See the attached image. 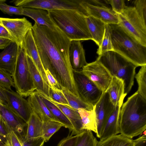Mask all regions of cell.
I'll list each match as a JSON object with an SVG mask.
<instances>
[{"label": "cell", "mask_w": 146, "mask_h": 146, "mask_svg": "<svg viewBox=\"0 0 146 146\" xmlns=\"http://www.w3.org/2000/svg\"><path fill=\"white\" fill-rule=\"evenodd\" d=\"M32 30L40 60L62 88L78 96L69 58L71 41L58 27L52 29L35 23Z\"/></svg>", "instance_id": "cell-1"}, {"label": "cell", "mask_w": 146, "mask_h": 146, "mask_svg": "<svg viewBox=\"0 0 146 146\" xmlns=\"http://www.w3.org/2000/svg\"><path fill=\"white\" fill-rule=\"evenodd\" d=\"M119 133L132 139L142 135L146 128V99L137 91L123 103L120 110Z\"/></svg>", "instance_id": "cell-2"}, {"label": "cell", "mask_w": 146, "mask_h": 146, "mask_svg": "<svg viewBox=\"0 0 146 146\" xmlns=\"http://www.w3.org/2000/svg\"><path fill=\"white\" fill-rule=\"evenodd\" d=\"M52 21L71 41L92 40L86 17L71 10H48Z\"/></svg>", "instance_id": "cell-3"}, {"label": "cell", "mask_w": 146, "mask_h": 146, "mask_svg": "<svg viewBox=\"0 0 146 146\" xmlns=\"http://www.w3.org/2000/svg\"><path fill=\"white\" fill-rule=\"evenodd\" d=\"M113 51L138 67L146 65V46L127 33L118 24H109Z\"/></svg>", "instance_id": "cell-4"}, {"label": "cell", "mask_w": 146, "mask_h": 146, "mask_svg": "<svg viewBox=\"0 0 146 146\" xmlns=\"http://www.w3.org/2000/svg\"><path fill=\"white\" fill-rule=\"evenodd\" d=\"M99 61L112 76L122 80L124 93L127 94L133 85L135 69L138 67L133 62L114 51H110L99 56Z\"/></svg>", "instance_id": "cell-5"}, {"label": "cell", "mask_w": 146, "mask_h": 146, "mask_svg": "<svg viewBox=\"0 0 146 146\" xmlns=\"http://www.w3.org/2000/svg\"><path fill=\"white\" fill-rule=\"evenodd\" d=\"M15 88L22 97H28L36 90L30 72L27 55L21 44L12 74Z\"/></svg>", "instance_id": "cell-6"}, {"label": "cell", "mask_w": 146, "mask_h": 146, "mask_svg": "<svg viewBox=\"0 0 146 146\" xmlns=\"http://www.w3.org/2000/svg\"><path fill=\"white\" fill-rule=\"evenodd\" d=\"M117 15L118 25L141 44L146 46V24L135 7L126 6L123 12Z\"/></svg>", "instance_id": "cell-7"}, {"label": "cell", "mask_w": 146, "mask_h": 146, "mask_svg": "<svg viewBox=\"0 0 146 146\" xmlns=\"http://www.w3.org/2000/svg\"><path fill=\"white\" fill-rule=\"evenodd\" d=\"M11 2L18 7L47 10H71L77 11L86 17L89 16L81 0H17Z\"/></svg>", "instance_id": "cell-8"}, {"label": "cell", "mask_w": 146, "mask_h": 146, "mask_svg": "<svg viewBox=\"0 0 146 146\" xmlns=\"http://www.w3.org/2000/svg\"><path fill=\"white\" fill-rule=\"evenodd\" d=\"M79 96L87 103L94 106L104 93L81 72L73 69Z\"/></svg>", "instance_id": "cell-9"}, {"label": "cell", "mask_w": 146, "mask_h": 146, "mask_svg": "<svg viewBox=\"0 0 146 146\" xmlns=\"http://www.w3.org/2000/svg\"><path fill=\"white\" fill-rule=\"evenodd\" d=\"M82 72L104 93L107 89L112 76L107 69L96 60L88 63L81 71Z\"/></svg>", "instance_id": "cell-10"}, {"label": "cell", "mask_w": 146, "mask_h": 146, "mask_svg": "<svg viewBox=\"0 0 146 146\" xmlns=\"http://www.w3.org/2000/svg\"><path fill=\"white\" fill-rule=\"evenodd\" d=\"M0 25L7 29L18 46L21 44L33 26L25 17L16 19L0 17Z\"/></svg>", "instance_id": "cell-11"}, {"label": "cell", "mask_w": 146, "mask_h": 146, "mask_svg": "<svg viewBox=\"0 0 146 146\" xmlns=\"http://www.w3.org/2000/svg\"><path fill=\"white\" fill-rule=\"evenodd\" d=\"M0 114L7 125L23 140L25 137L27 124L17 114L7 103L0 100Z\"/></svg>", "instance_id": "cell-12"}, {"label": "cell", "mask_w": 146, "mask_h": 146, "mask_svg": "<svg viewBox=\"0 0 146 146\" xmlns=\"http://www.w3.org/2000/svg\"><path fill=\"white\" fill-rule=\"evenodd\" d=\"M115 106L111 102L109 95L104 92L94 106L97 127L96 136L99 138L102 131L109 117L114 110Z\"/></svg>", "instance_id": "cell-13"}, {"label": "cell", "mask_w": 146, "mask_h": 146, "mask_svg": "<svg viewBox=\"0 0 146 146\" xmlns=\"http://www.w3.org/2000/svg\"><path fill=\"white\" fill-rule=\"evenodd\" d=\"M7 104L26 123L30 118L32 111L27 100L17 92L4 88Z\"/></svg>", "instance_id": "cell-14"}, {"label": "cell", "mask_w": 146, "mask_h": 146, "mask_svg": "<svg viewBox=\"0 0 146 146\" xmlns=\"http://www.w3.org/2000/svg\"><path fill=\"white\" fill-rule=\"evenodd\" d=\"M21 45L26 55L32 59L40 74L45 84L49 88L44 69L39 56L32 29L27 33Z\"/></svg>", "instance_id": "cell-15"}, {"label": "cell", "mask_w": 146, "mask_h": 146, "mask_svg": "<svg viewBox=\"0 0 146 146\" xmlns=\"http://www.w3.org/2000/svg\"><path fill=\"white\" fill-rule=\"evenodd\" d=\"M82 4L89 16L99 19L106 24H119L118 15L108 7L93 5L86 0H82Z\"/></svg>", "instance_id": "cell-16"}, {"label": "cell", "mask_w": 146, "mask_h": 146, "mask_svg": "<svg viewBox=\"0 0 146 146\" xmlns=\"http://www.w3.org/2000/svg\"><path fill=\"white\" fill-rule=\"evenodd\" d=\"M27 100L32 111L35 112L42 122L48 120L58 121L44 104L36 91L28 96Z\"/></svg>", "instance_id": "cell-17"}, {"label": "cell", "mask_w": 146, "mask_h": 146, "mask_svg": "<svg viewBox=\"0 0 146 146\" xmlns=\"http://www.w3.org/2000/svg\"><path fill=\"white\" fill-rule=\"evenodd\" d=\"M19 46L15 42L11 43L0 53V69L12 74L14 70Z\"/></svg>", "instance_id": "cell-18"}, {"label": "cell", "mask_w": 146, "mask_h": 146, "mask_svg": "<svg viewBox=\"0 0 146 146\" xmlns=\"http://www.w3.org/2000/svg\"><path fill=\"white\" fill-rule=\"evenodd\" d=\"M69 58L73 69L78 70L86 65L85 52L81 41H71L69 48Z\"/></svg>", "instance_id": "cell-19"}, {"label": "cell", "mask_w": 146, "mask_h": 146, "mask_svg": "<svg viewBox=\"0 0 146 146\" xmlns=\"http://www.w3.org/2000/svg\"><path fill=\"white\" fill-rule=\"evenodd\" d=\"M123 104L115 106L113 111L107 119L99 138L102 141L119 133V113Z\"/></svg>", "instance_id": "cell-20"}, {"label": "cell", "mask_w": 146, "mask_h": 146, "mask_svg": "<svg viewBox=\"0 0 146 146\" xmlns=\"http://www.w3.org/2000/svg\"><path fill=\"white\" fill-rule=\"evenodd\" d=\"M50 100L62 111L70 121L72 126V135L79 134L84 131L83 129L81 119L78 110L70 106L61 104Z\"/></svg>", "instance_id": "cell-21"}, {"label": "cell", "mask_w": 146, "mask_h": 146, "mask_svg": "<svg viewBox=\"0 0 146 146\" xmlns=\"http://www.w3.org/2000/svg\"><path fill=\"white\" fill-rule=\"evenodd\" d=\"M105 92L108 94L111 102L115 106L119 104H123L127 95L124 93L123 81L115 76H112L111 82Z\"/></svg>", "instance_id": "cell-22"}, {"label": "cell", "mask_w": 146, "mask_h": 146, "mask_svg": "<svg viewBox=\"0 0 146 146\" xmlns=\"http://www.w3.org/2000/svg\"><path fill=\"white\" fill-rule=\"evenodd\" d=\"M23 15L31 18L38 25L45 26L52 29L56 27L49 16L48 10L41 9L23 8Z\"/></svg>", "instance_id": "cell-23"}, {"label": "cell", "mask_w": 146, "mask_h": 146, "mask_svg": "<svg viewBox=\"0 0 146 146\" xmlns=\"http://www.w3.org/2000/svg\"><path fill=\"white\" fill-rule=\"evenodd\" d=\"M86 19L92 40L99 47L102 42L106 24L101 20L90 16L86 17Z\"/></svg>", "instance_id": "cell-24"}, {"label": "cell", "mask_w": 146, "mask_h": 146, "mask_svg": "<svg viewBox=\"0 0 146 146\" xmlns=\"http://www.w3.org/2000/svg\"><path fill=\"white\" fill-rule=\"evenodd\" d=\"M27 56L30 72L36 89V91L49 98V88L45 84L40 74L31 58L27 55Z\"/></svg>", "instance_id": "cell-25"}, {"label": "cell", "mask_w": 146, "mask_h": 146, "mask_svg": "<svg viewBox=\"0 0 146 146\" xmlns=\"http://www.w3.org/2000/svg\"><path fill=\"white\" fill-rule=\"evenodd\" d=\"M27 124L26 140L42 137V121L34 112L32 111Z\"/></svg>", "instance_id": "cell-26"}, {"label": "cell", "mask_w": 146, "mask_h": 146, "mask_svg": "<svg viewBox=\"0 0 146 146\" xmlns=\"http://www.w3.org/2000/svg\"><path fill=\"white\" fill-rule=\"evenodd\" d=\"M38 94L44 104L57 121L62 124L64 127L68 128L70 131H72V125L62 111L55 104L43 95Z\"/></svg>", "instance_id": "cell-27"}, {"label": "cell", "mask_w": 146, "mask_h": 146, "mask_svg": "<svg viewBox=\"0 0 146 146\" xmlns=\"http://www.w3.org/2000/svg\"><path fill=\"white\" fill-rule=\"evenodd\" d=\"M78 112L81 117L83 129L94 132L97 133V127L94 109L88 110L83 108L79 109Z\"/></svg>", "instance_id": "cell-28"}, {"label": "cell", "mask_w": 146, "mask_h": 146, "mask_svg": "<svg viewBox=\"0 0 146 146\" xmlns=\"http://www.w3.org/2000/svg\"><path fill=\"white\" fill-rule=\"evenodd\" d=\"M62 90L69 105L72 107L77 110L80 108L88 110L93 109L94 106L85 102L79 96L73 94L67 88L62 87Z\"/></svg>", "instance_id": "cell-29"}, {"label": "cell", "mask_w": 146, "mask_h": 146, "mask_svg": "<svg viewBox=\"0 0 146 146\" xmlns=\"http://www.w3.org/2000/svg\"><path fill=\"white\" fill-rule=\"evenodd\" d=\"M135 140L116 135L102 141H98L96 146H134Z\"/></svg>", "instance_id": "cell-30"}, {"label": "cell", "mask_w": 146, "mask_h": 146, "mask_svg": "<svg viewBox=\"0 0 146 146\" xmlns=\"http://www.w3.org/2000/svg\"><path fill=\"white\" fill-rule=\"evenodd\" d=\"M63 125L61 123L53 120L42 122V137L45 142L48 141L50 138Z\"/></svg>", "instance_id": "cell-31"}, {"label": "cell", "mask_w": 146, "mask_h": 146, "mask_svg": "<svg viewBox=\"0 0 146 146\" xmlns=\"http://www.w3.org/2000/svg\"><path fill=\"white\" fill-rule=\"evenodd\" d=\"M98 141L92 131L85 130L78 134L75 146H96Z\"/></svg>", "instance_id": "cell-32"}, {"label": "cell", "mask_w": 146, "mask_h": 146, "mask_svg": "<svg viewBox=\"0 0 146 146\" xmlns=\"http://www.w3.org/2000/svg\"><path fill=\"white\" fill-rule=\"evenodd\" d=\"M110 51H113L109 25L106 24L105 30L101 44L97 49V54L99 56Z\"/></svg>", "instance_id": "cell-33"}, {"label": "cell", "mask_w": 146, "mask_h": 146, "mask_svg": "<svg viewBox=\"0 0 146 146\" xmlns=\"http://www.w3.org/2000/svg\"><path fill=\"white\" fill-rule=\"evenodd\" d=\"M135 78L138 84L137 91L142 97L146 99V65L141 66Z\"/></svg>", "instance_id": "cell-34"}, {"label": "cell", "mask_w": 146, "mask_h": 146, "mask_svg": "<svg viewBox=\"0 0 146 146\" xmlns=\"http://www.w3.org/2000/svg\"><path fill=\"white\" fill-rule=\"evenodd\" d=\"M49 98H47L49 100L58 103L70 106L62 90L49 86Z\"/></svg>", "instance_id": "cell-35"}, {"label": "cell", "mask_w": 146, "mask_h": 146, "mask_svg": "<svg viewBox=\"0 0 146 146\" xmlns=\"http://www.w3.org/2000/svg\"><path fill=\"white\" fill-rule=\"evenodd\" d=\"M12 74L0 69V86L3 88L11 90L12 87H15Z\"/></svg>", "instance_id": "cell-36"}, {"label": "cell", "mask_w": 146, "mask_h": 146, "mask_svg": "<svg viewBox=\"0 0 146 146\" xmlns=\"http://www.w3.org/2000/svg\"><path fill=\"white\" fill-rule=\"evenodd\" d=\"M7 127L8 133L6 142L8 146H22L23 140L11 128Z\"/></svg>", "instance_id": "cell-37"}, {"label": "cell", "mask_w": 146, "mask_h": 146, "mask_svg": "<svg viewBox=\"0 0 146 146\" xmlns=\"http://www.w3.org/2000/svg\"><path fill=\"white\" fill-rule=\"evenodd\" d=\"M0 10L4 13L11 15L13 14L23 15V8L10 6L5 2H0Z\"/></svg>", "instance_id": "cell-38"}, {"label": "cell", "mask_w": 146, "mask_h": 146, "mask_svg": "<svg viewBox=\"0 0 146 146\" xmlns=\"http://www.w3.org/2000/svg\"><path fill=\"white\" fill-rule=\"evenodd\" d=\"M134 3L137 13L146 23V0H136L134 1Z\"/></svg>", "instance_id": "cell-39"}, {"label": "cell", "mask_w": 146, "mask_h": 146, "mask_svg": "<svg viewBox=\"0 0 146 146\" xmlns=\"http://www.w3.org/2000/svg\"><path fill=\"white\" fill-rule=\"evenodd\" d=\"M112 9L117 15L121 13L126 7L125 1L123 0H108Z\"/></svg>", "instance_id": "cell-40"}, {"label": "cell", "mask_w": 146, "mask_h": 146, "mask_svg": "<svg viewBox=\"0 0 146 146\" xmlns=\"http://www.w3.org/2000/svg\"><path fill=\"white\" fill-rule=\"evenodd\" d=\"M78 134L69 135L66 137L61 140L57 146H75Z\"/></svg>", "instance_id": "cell-41"}, {"label": "cell", "mask_w": 146, "mask_h": 146, "mask_svg": "<svg viewBox=\"0 0 146 146\" xmlns=\"http://www.w3.org/2000/svg\"><path fill=\"white\" fill-rule=\"evenodd\" d=\"M22 146H42L45 142L42 137L22 141Z\"/></svg>", "instance_id": "cell-42"}, {"label": "cell", "mask_w": 146, "mask_h": 146, "mask_svg": "<svg viewBox=\"0 0 146 146\" xmlns=\"http://www.w3.org/2000/svg\"><path fill=\"white\" fill-rule=\"evenodd\" d=\"M49 86L62 90V88L57 80L48 69L44 70Z\"/></svg>", "instance_id": "cell-43"}, {"label": "cell", "mask_w": 146, "mask_h": 146, "mask_svg": "<svg viewBox=\"0 0 146 146\" xmlns=\"http://www.w3.org/2000/svg\"><path fill=\"white\" fill-rule=\"evenodd\" d=\"M8 133L7 125L0 114V135L6 139Z\"/></svg>", "instance_id": "cell-44"}, {"label": "cell", "mask_w": 146, "mask_h": 146, "mask_svg": "<svg viewBox=\"0 0 146 146\" xmlns=\"http://www.w3.org/2000/svg\"><path fill=\"white\" fill-rule=\"evenodd\" d=\"M139 137L135 139V144L134 146H146V130Z\"/></svg>", "instance_id": "cell-45"}, {"label": "cell", "mask_w": 146, "mask_h": 146, "mask_svg": "<svg viewBox=\"0 0 146 146\" xmlns=\"http://www.w3.org/2000/svg\"><path fill=\"white\" fill-rule=\"evenodd\" d=\"M0 37L8 39L15 42L14 40L7 29L0 25Z\"/></svg>", "instance_id": "cell-46"}, {"label": "cell", "mask_w": 146, "mask_h": 146, "mask_svg": "<svg viewBox=\"0 0 146 146\" xmlns=\"http://www.w3.org/2000/svg\"><path fill=\"white\" fill-rule=\"evenodd\" d=\"M12 42L13 41L11 40L0 37V49H5L10 45Z\"/></svg>", "instance_id": "cell-47"}, {"label": "cell", "mask_w": 146, "mask_h": 146, "mask_svg": "<svg viewBox=\"0 0 146 146\" xmlns=\"http://www.w3.org/2000/svg\"><path fill=\"white\" fill-rule=\"evenodd\" d=\"M6 141L5 138L0 135V146H3Z\"/></svg>", "instance_id": "cell-48"}, {"label": "cell", "mask_w": 146, "mask_h": 146, "mask_svg": "<svg viewBox=\"0 0 146 146\" xmlns=\"http://www.w3.org/2000/svg\"><path fill=\"white\" fill-rule=\"evenodd\" d=\"M3 146H9L5 142Z\"/></svg>", "instance_id": "cell-49"}, {"label": "cell", "mask_w": 146, "mask_h": 146, "mask_svg": "<svg viewBox=\"0 0 146 146\" xmlns=\"http://www.w3.org/2000/svg\"><path fill=\"white\" fill-rule=\"evenodd\" d=\"M6 1V0H0V2H5Z\"/></svg>", "instance_id": "cell-50"}]
</instances>
